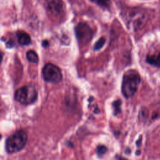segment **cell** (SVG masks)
<instances>
[{
	"instance_id": "8fae6325",
	"label": "cell",
	"mask_w": 160,
	"mask_h": 160,
	"mask_svg": "<svg viewBox=\"0 0 160 160\" xmlns=\"http://www.w3.org/2000/svg\"><path fill=\"white\" fill-rule=\"evenodd\" d=\"M89 1L101 7L106 8H109L111 3V0H89Z\"/></svg>"
},
{
	"instance_id": "6da1fadb",
	"label": "cell",
	"mask_w": 160,
	"mask_h": 160,
	"mask_svg": "<svg viewBox=\"0 0 160 160\" xmlns=\"http://www.w3.org/2000/svg\"><path fill=\"white\" fill-rule=\"evenodd\" d=\"M141 82V78L138 71L130 70L126 71L123 77L121 91L123 96L130 98L136 93Z\"/></svg>"
},
{
	"instance_id": "7c38bea8",
	"label": "cell",
	"mask_w": 160,
	"mask_h": 160,
	"mask_svg": "<svg viewBox=\"0 0 160 160\" xmlns=\"http://www.w3.org/2000/svg\"><path fill=\"white\" fill-rule=\"evenodd\" d=\"M105 43H106V39L104 37L100 38L95 44L93 50L95 51H98V50L101 49L103 47V46L105 44Z\"/></svg>"
},
{
	"instance_id": "ba28073f",
	"label": "cell",
	"mask_w": 160,
	"mask_h": 160,
	"mask_svg": "<svg viewBox=\"0 0 160 160\" xmlns=\"http://www.w3.org/2000/svg\"><path fill=\"white\" fill-rule=\"evenodd\" d=\"M18 43L21 45H28L31 43V37L27 33L24 31H18L17 33Z\"/></svg>"
},
{
	"instance_id": "8992f818",
	"label": "cell",
	"mask_w": 160,
	"mask_h": 160,
	"mask_svg": "<svg viewBox=\"0 0 160 160\" xmlns=\"http://www.w3.org/2000/svg\"><path fill=\"white\" fill-rule=\"evenodd\" d=\"M75 34L79 44L89 43L93 38L94 31L86 23H79L75 27Z\"/></svg>"
},
{
	"instance_id": "5b68a950",
	"label": "cell",
	"mask_w": 160,
	"mask_h": 160,
	"mask_svg": "<svg viewBox=\"0 0 160 160\" xmlns=\"http://www.w3.org/2000/svg\"><path fill=\"white\" fill-rule=\"evenodd\" d=\"M43 76L46 82L57 84L61 82L62 73L60 68L52 63L46 64L43 68Z\"/></svg>"
},
{
	"instance_id": "5bb4252c",
	"label": "cell",
	"mask_w": 160,
	"mask_h": 160,
	"mask_svg": "<svg viewBox=\"0 0 160 160\" xmlns=\"http://www.w3.org/2000/svg\"><path fill=\"white\" fill-rule=\"evenodd\" d=\"M108 151V148L104 145H99L97 146L96 152L99 157H102V156L105 154Z\"/></svg>"
},
{
	"instance_id": "9a60e30c",
	"label": "cell",
	"mask_w": 160,
	"mask_h": 160,
	"mask_svg": "<svg viewBox=\"0 0 160 160\" xmlns=\"http://www.w3.org/2000/svg\"><path fill=\"white\" fill-rule=\"evenodd\" d=\"M42 45L43 47H47L49 46V42L47 40H44L42 42Z\"/></svg>"
},
{
	"instance_id": "277c9868",
	"label": "cell",
	"mask_w": 160,
	"mask_h": 160,
	"mask_svg": "<svg viewBox=\"0 0 160 160\" xmlns=\"http://www.w3.org/2000/svg\"><path fill=\"white\" fill-rule=\"evenodd\" d=\"M37 91L32 85L22 86L18 89L15 93V99L24 105L34 103L37 101Z\"/></svg>"
},
{
	"instance_id": "9c48e42d",
	"label": "cell",
	"mask_w": 160,
	"mask_h": 160,
	"mask_svg": "<svg viewBox=\"0 0 160 160\" xmlns=\"http://www.w3.org/2000/svg\"><path fill=\"white\" fill-rule=\"evenodd\" d=\"M146 62L156 67H160V51L156 54L148 55L146 57Z\"/></svg>"
},
{
	"instance_id": "52a82bcc",
	"label": "cell",
	"mask_w": 160,
	"mask_h": 160,
	"mask_svg": "<svg viewBox=\"0 0 160 160\" xmlns=\"http://www.w3.org/2000/svg\"><path fill=\"white\" fill-rule=\"evenodd\" d=\"M46 6L53 16L58 18L65 15V5L62 0H46Z\"/></svg>"
},
{
	"instance_id": "3957f363",
	"label": "cell",
	"mask_w": 160,
	"mask_h": 160,
	"mask_svg": "<svg viewBox=\"0 0 160 160\" xmlns=\"http://www.w3.org/2000/svg\"><path fill=\"white\" fill-rule=\"evenodd\" d=\"M28 141V135L23 130H18L11 134L6 140V151L9 154L17 153L24 148Z\"/></svg>"
},
{
	"instance_id": "4fadbf2b",
	"label": "cell",
	"mask_w": 160,
	"mask_h": 160,
	"mask_svg": "<svg viewBox=\"0 0 160 160\" xmlns=\"http://www.w3.org/2000/svg\"><path fill=\"white\" fill-rule=\"evenodd\" d=\"M121 99H118L113 102V106L114 108V115H117L119 113L121 112Z\"/></svg>"
},
{
	"instance_id": "30bf717a",
	"label": "cell",
	"mask_w": 160,
	"mask_h": 160,
	"mask_svg": "<svg viewBox=\"0 0 160 160\" xmlns=\"http://www.w3.org/2000/svg\"><path fill=\"white\" fill-rule=\"evenodd\" d=\"M26 58L30 62L33 63H37L39 61L37 53L33 50H30L26 53Z\"/></svg>"
},
{
	"instance_id": "7a4b0ae2",
	"label": "cell",
	"mask_w": 160,
	"mask_h": 160,
	"mask_svg": "<svg viewBox=\"0 0 160 160\" xmlns=\"http://www.w3.org/2000/svg\"><path fill=\"white\" fill-rule=\"evenodd\" d=\"M126 21L127 26L130 30L137 31L146 26L148 21V15L144 9L133 8L127 12Z\"/></svg>"
}]
</instances>
